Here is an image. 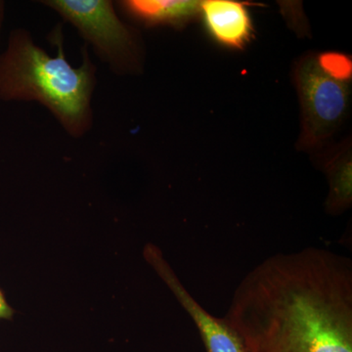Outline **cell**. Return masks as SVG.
<instances>
[{
	"label": "cell",
	"mask_w": 352,
	"mask_h": 352,
	"mask_svg": "<svg viewBox=\"0 0 352 352\" xmlns=\"http://www.w3.org/2000/svg\"><path fill=\"white\" fill-rule=\"evenodd\" d=\"M48 39L56 46V56L34 43L28 30L17 28L10 32L6 50L0 55V100L38 102L71 138H82L94 126L91 101L97 67L87 45L82 47V65L76 68L69 64L61 24Z\"/></svg>",
	"instance_id": "cell-1"
},
{
	"label": "cell",
	"mask_w": 352,
	"mask_h": 352,
	"mask_svg": "<svg viewBox=\"0 0 352 352\" xmlns=\"http://www.w3.org/2000/svg\"><path fill=\"white\" fill-rule=\"evenodd\" d=\"M351 63L338 53L300 62L296 82L302 112L300 146L316 147L342 124L351 103Z\"/></svg>",
	"instance_id": "cell-2"
},
{
	"label": "cell",
	"mask_w": 352,
	"mask_h": 352,
	"mask_svg": "<svg viewBox=\"0 0 352 352\" xmlns=\"http://www.w3.org/2000/svg\"><path fill=\"white\" fill-rule=\"evenodd\" d=\"M43 6L73 25L95 54L117 76L142 72L144 50L140 34L122 22L110 0H43Z\"/></svg>",
	"instance_id": "cell-3"
},
{
	"label": "cell",
	"mask_w": 352,
	"mask_h": 352,
	"mask_svg": "<svg viewBox=\"0 0 352 352\" xmlns=\"http://www.w3.org/2000/svg\"><path fill=\"white\" fill-rule=\"evenodd\" d=\"M143 254L146 261L154 268L195 322L207 352H245L240 338L224 319L208 314L183 287L159 248L153 244L146 245Z\"/></svg>",
	"instance_id": "cell-4"
},
{
	"label": "cell",
	"mask_w": 352,
	"mask_h": 352,
	"mask_svg": "<svg viewBox=\"0 0 352 352\" xmlns=\"http://www.w3.org/2000/svg\"><path fill=\"white\" fill-rule=\"evenodd\" d=\"M201 12L208 32L217 43L239 48L252 36V25L244 4L231 0L201 1Z\"/></svg>",
	"instance_id": "cell-5"
},
{
	"label": "cell",
	"mask_w": 352,
	"mask_h": 352,
	"mask_svg": "<svg viewBox=\"0 0 352 352\" xmlns=\"http://www.w3.org/2000/svg\"><path fill=\"white\" fill-rule=\"evenodd\" d=\"M129 17L146 25H182L200 12L201 1L191 0H124L118 2Z\"/></svg>",
	"instance_id": "cell-6"
},
{
	"label": "cell",
	"mask_w": 352,
	"mask_h": 352,
	"mask_svg": "<svg viewBox=\"0 0 352 352\" xmlns=\"http://www.w3.org/2000/svg\"><path fill=\"white\" fill-rule=\"evenodd\" d=\"M329 207L333 210H344L351 203V161L339 162L331 170V192Z\"/></svg>",
	"instance_id": "cell-7"
},
{
	"label": "cell",
	"mask_w": 352,
	"mask_h": 352,
	"mask_svg": "<svg viewBox=\"0 0 352 352\" xmlns=\"http://www.w3.org/2000/svg\"><path fill=\"white\" fill-rule=\"evenodd\" d=\"M15 314L12 307L7 302L6 295L0 289V320H11Z\"/></svg>",
	"instance_id": "cell-8"
},
{
	"label": "cell",
	"mask_w": 352,
	"mask_h": 352,
	"mask_svg": "<svg viewBox=\"0 0 352 352\" xmlns=\"http://www.w3.org/2000/svg\"><path fill=\"white\" fill-rule=\"evenodd\" d=\"M4 2L0 1V31H1L2 23L4 17Z\"/></svg>",
	"instance_id": "cell-9"
}]
</instances>
